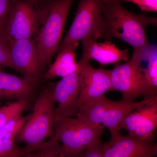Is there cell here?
<instances>
[{"instance_id":"6da1fadb","label":"cell","mask_w":157,"mask_h":157,"mask_svg":"<svg viewBox=\"0 0 157 157\" xmlns=\"http://www.w3.org/2000/svg\"><path fill=\"white\" fill-rule=\"evenodd\" d=\"M102 11L104 27L101 37L105 40L121 39L134 49L150 44L146 28L148 25H156V17L132 13L122 6L121 0H103Z\"/></svg>"},{"instance_id":"7a4b0ae2","label":"cell","mask_w":157,"mask_h":157,"mask_svg":"<svg viewBox=\"0 0 157 157\" xmlns=\"http://www.w3.org/2000/svg\"><path fill=\"white\" fill-rule=\"evenodd\" d=\"M73 0H48L36 8L39 29L33 38L43 68L49 65L57 51Z\"/></svg>"},{"instance_id":"3957f363","label":"cell","mask_w":157,"mask_h":157,"mask_svg":"<svg viewBox=\"0 0 157 157\" xmlns=\"http://www.w3.org/2000/svg\"><path fill=\"white\" fill-rule=\"evenodd\" d=\"M53 86L44 88L34 104L33 112L15 137V143H23L30 149L53 136L54 111L56 102Z\"/></svg>"},{"instance_id":"277c9868","label":"cell","mask_w":157,"mask_h":157,"mask_svg":"<svg viewBox=\"0 0 157 157\" xmlns=\"http://www.w3.org/2000/svg\"><path fill=\"white\" fill-rule=\"evenodd\" d=\"M104 128L101 124H94L77 115L55 122L53 136L61 143L65 154L75 157L101 141Z\"/></svg>"},{"instance_id":"5b68a950","label":"cell","mask_w":157,"mask_h":157,"mask_svg":"<svg viewBox=\"0 0 157 157\" xmlns=\"http://www.w3.org/2000/svg\"><path fill=\"white\" fill-rule=\"evenodd\" d=\"M103 0H80L73 23L56 53L67 47L76 48L79 41H97L104 27Z\"/></svg>"},{"instance_id":"8992f818","label":"cell","mask_w":157,"mask_h":157,"mask_svg":"<svg viewBox=\"0 0 157 157\" xmlns=\"http://www.w3.org/2000/svg\"><path fill=\"white\" fill-rule=\"evenodd\" d=\"M141 48L134 49L132 58L123 64H117L111 70L113 91L120 92L124 101H135L141 96L149 98L157 96V90L151 87L145 79Z\"/></svg>"},{"instance_id":"52a82bcc","label":"cell","mask_w":157,"mask_h":157,"mask_svg":"<svg viewBox=\"0 0 157 157\" xmlns=\"http://www.w3.org/2000/svg\"><path fill=\"white\" fill-rule=\"evenodd\" d=\"M39 26V15L33 3L24 0H11L9 15L0 35L9 42L33 39Z\"/></svg>"},{"instance_id":"ba28073f","label":"cell","mask_w":157,"mask_h":157,"mask_svg":"<svg viewBox=\"0 0 157 157\" xmlns=\"http://www.w3.org/2000/svg\"><path fill=\"white\" fill-rule=\"evenodd\" d=\"M9 43L13 70L22 74L24 78L37 86L44 69L40 63L33 39H19Z\"/></svg>"},{"instance_id":"9c48e42d","label":"cell","mask_w":157,"mask_h":157,"mask_svg":"<svg viewBox=\"0 0 157 157\" xmlns=\"http://www.w3.org/2000/svg\"><path fill=\"white\" fill-rule=\"evenodd\" d=\"M144 99L142 105L124 118L121 128L126 130L132 137L154 140L157 127V96Z\"/></svg>"},{"instance_id":"30bf717a","label":"cell","mask_w":157,"mask_h":157,"mask_svg":"<svg viewBox=\"0 0 157 157\" xmlns=\"http://www.w3.org/2000/svg\"><path fill=\"white\" fill-rule=\"evenodd\" d=\"M79 97L78 108L86 102L105 95L113 91L110 73L111 70L102 68L95 69L90 61L79 60Z\"/></svg>"},{"instance_id":"8fae6325","label":"cell","mask_w":157,"mask_h":157,"mask_svg":"<svg viewBox=\"0 0 157 157\" xmlns=\"http://www.w3.org/2000/svg\"><path fill=\"white\" fill-rule=\"evenodd\" d=\"M101 150L103 157H154L157 155V144L155 140H141L119 133L101 144Z\"/></svg>"},{"instance_id":"7c38bea8","label":"cell","mask_w":157,"mask_h":157,"mask_svg":"<svg viewBox=\"0 0 157 157\" xmlns=\"http://www.w3.org/2000/svg\"><path fill=\"white\" fill-rule=\"evenodd\" d=\"M79 70V66L76 72L62 78L53 86L54 97L58 103L54 111V123L62 119L75 117L78 114Z\"/></svg>"},{"instance_id":"4fadbf2b","label":"cell","mask_w":157,"mask_h":157,"mask_svg":"<svg viewBox=\"0 0 157 157\" xmlns=\"http://www.w3.org/2000/svg\"><path fill=\"white\" fill-rule=\"evenodd\" d=\"M82 43L83 49L80 59L82 60L94 59L104 65L130 59L128 49L121 50L110 42L98 43L94 40H83Z\"/></svg>"},{"instance_id":"5bb4252c","label":"cell","mask_w":157,"mask_h":157,"mask_svg":"<svg viewBox=\"0 0 157 157\" xmlns=\"http://www.w3.org/2000/svg\"><path fill=\"white\" fill-rule=\"evenodd\" d=\"M36 87L23 77L0 70V99L26 100L29 102Z\"/></svg>"},{"instance_id":"9a60e30c","label":"cell","mask_w":157,"mask_h":157,"mask_svg":"<svg viewBox=\"0 0 157 157\" xmlns=\"http://www.w3.org/2000/svg\"><path fill=\"white\" fill-rule=\"evenodd\" d=\"M144 99L140 102L135 101H112L105 111L102 124L106 127L111 136L120 133L121 125L124 118L129 113L142 105Z\"/></svg>"},{"instance_id":"2e32d148","label":"cell","mask_w":157,"mask_h":157,"mask_svg":"<svg viewBox=\"0 0 157 157\" xmlns=\"http://www.w3.org/2000/svg\"><path fill=\"white\" fill-rule=\"evenodd\" d=\"M75 49L73 47H67L58 52L55 61L44 74L45 81L56 77L63 78L78 70L79 65L76 61Z\"/></svg>"},{"instance_id":"e0dca14e","label":"cell","mask_w":157,"mask_h":157,"mask_svg":"<svg viewBox=\"0 0 157 157\" xmlns=\"http://www.w3.org/2000/svg\"><path fill=\"white\" fill-rule=\"evenodd\" d=\"M112 101L106 98L105 95L88 101L79 107L77 115L83 118L91 123L101 125L105 111Z\"/></svg>"},{"instance_id":"ac0fdd59","label":"cell","mask_w":157,"mask_h":157,"mask_svg":"<svg viewBox=\"0 0 157 157\" xmlns=\"http://www.w3.org/2000/svg\"><path fill=\"white\" fill-rule=\"evenodd\" d=\"M30 151L35 157H75L65 154L60 144L53 136L38 147L31 149Z\"/></svg>"},{"instance_id":"d6986e66","label":"cell","mask_w":157,"mask_h":157,"mask_svg":"<svg viewBox=\"0 0 157 157\" xmlns=\"http://www.w3.org/2000/svg\"><path fill=\"white\" fill-rule=\"evenodd\" d=\"M28 103L26 100H17L0 107V128L11 120L22 115Z\"/></svg>"},{"instance_id":"ffe728a7","label":"cell","mask_w":157,"mask_h":157,"mask_svg":"<svg viewBox=\"0 0 157 157\" xmlns=\"http://www.w3.org/2000/svg\"><path fill=\"white\" fill-rule=\"evenodd\" d=\"M29 115H20L11 120L0 128V138L15 140V137L25 123Z\"/></svg>"},{"instance_id":"44dd1931","label":"cell","mask_w":157,"mask_h":157,"mask_svg":"<svg viewBox=\"0 0 157 157\" xmlns=\"http://www.w3.org/2000/svg\"><path fill=\"white\" fill-rule=\"evenodd\" d=\"M15 144L14 140L0 138V157H7L29 151L28 147L21 148Z\"/></svg>"},{"instance_id":"7402d4cb","label":"cell","mask_w":157,"mask_h":157,"mask_svg":"<svg viewBox=\"0 0 157 157\" xmlns=\"http://www.w3.org/2000/svg\"><path fill=\"white\" fill-rule=\"evenodd\" d=\"M8 67L13 69L8 41L0 35V67Z\"/></svg>"},{"instance_id":"603a6c76","label":"cell","mask_w":157,"mask_h":157,"mask_svg":"<svg viewBox=\"0 0 157 157\" xmlns=\"http://www.w3.org/2000/svg\"><path fill=\"white\" fill-rule=\"evenodd\" d=\"M11 0H0V34L2 33L9 15Z\"/></svg>"},{"instance_id":"cb8c5ba5","label":"cell","mask_w":157,"mask_h":157,"mask_svg":"<svg viewBox=\"0 0 157 157\" xmlns=\"http://www.w3.org/2000/svg\"><path fill=\"white\" fill-rule=\"evenodd\" d=\"M137 5L142 11H157V0H124Z\"/></svg>"},{"instance_id":"d4e9b609","label":"cell","mask_w":157,"mask_h":157,"mask_svg":"<svg viewBox=\"0 0 157 157\" xmlns=\"http://www.w3.org/2000/svg\"><path fill=\"white\" fill-rule=\"evenodd\" d=\"M101 140L75 157H103L101 150Z\"/></svg>"},{"instance_id":"484cf974","label":"cell","mask_w":157,"mask_h":157,"mask_svg":"<svg viewBox=\"0 0 157 157\" xmlns=\"http://www.w3.org/2000/svg\"><path fill=\"white\" fill-rule=\"evenodd\" d=\"M27 153L28 152L22 153L12 155L7 157H25Z\"/></svg>"},{"instance_id":"4316f807","label":"cell","mask_w":157,"mask_h":157,"mask_svg":"<svg viewBox=\"0 0 157 157\" xmlns=\"http://www.w3.org/2000/svg\"><path fill=\"white\" fill-rule=\"evenodd\" d=\"M26 1L34 3L35 2H42V1H48V0H26Z\"/></svg>"},{"instance_id":"83f0119b","label":"cell","mask_w":157,"mask_h":157,"mask_svg":"<svg viewBox=\"0 0 157 157\" xmlns=\"http://www.w3.org/2000/svg\"><path fill=\"white\" fill-rule=\"evenodd\" d=\"M1 102H0V106H1Z\"/></svg>"}]
</instances>
